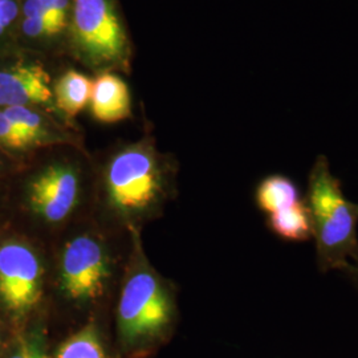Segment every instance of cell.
Masks as SVG:
<instances>
[{"label": "cell", "instance_id": "cell-1", "mask_svg": "<svg viewBox=\"0 0 358 358\" xmlns=\"http://www.w3.org/2000/svg\"><path fill=\"white\" fill-rule=\"evenodd\" d=\"M304 199L319 271H341L348 263H358V205L346 198L325 155H317L310 167Z\"/></svg>", "mask_w": 358, "mask_h": 358}, {"label": "cell", "instance_id": "cell-2", "mask_svg": "<svg viewBox=\"0 0 358 358\" xmlns=\"http://www.w3.org/2000/svg\"><path fill=\"white\" fill-rule=\"evenodd\" d=\"M69 22L80 63L100 73L129 71L131 45L115 0H72Z\"/></svg>", "mask_w": 358, "mask_h": 358}, {"label": "cell", "instance_id": "cell-3", "mask_svg": "<svg viewBox=\"0 0 358 358\" xmlns=\"http://www.w3.org/2000/svg\"><path fill=\"white\" fill-rule=\"evenodd\" d=\"M105 187L109 205L122 217L150 211L164 192L162 169L153 148L140 142L115 154L106 167Z\"/></svg>", "mask_w": 358, "mask_h": 358}, {"label": "cell", "instance_id": "cell-4", "mask_svg": "<svg viewBox=\"0 0 358 358\" xmlns=\"http://www.w3.org/2000/svg\"><path fill=\"white\" fill-rule=\"evenodd\" d=\"M174 304L164 284L146 264L130 271L118 303V332L124 344L153 341L173 321Z\"/></svg>", "mask_w": 358, "mask_h": 358}, {"label": "cell", "instance_id": "cell-5", "mask_svg": "<svg viewBox=\"0 0 358 358\" xmlns=\"http://www.w3.org/2000/svg\"><path fill=\"white\" fill-rule=\"evenodd\" d=\"M110 259L100 241L83 235L65 244L60 260V289L77 304L103 297L110 279Z\"/></svg>", "mask_w": 358, "mask_h": 358}, {"label": "cell", "instance_id": "cell-6", "mask_svg": "<svg viewBox=\"0 0 358 358\" xmlns=\"http://www.w3.org/2000/svg\"><path fill=\"white\" fill-rule=\"evenodd\" d=\"M43 294V266L26 243L0 244V307L13 319L32 312Z\"/></svg>", "mask_w": 358, "mask_h": 358}, {"label": "cell", "instance_id": "cell-7", "mask_svg": "<svg viewBox=\"0 0 358 358\" xmlns=\"http://www.w3.org/2000/svg\"><path fill=\"white\" fill-rule=\"evenodd\" d=\"M256 206L267 215L269 230L285 242H308L312 226L306 199L296 182L282 174L262 179L255 192Z\"/></svg>", "mask_w": 358, "mask_h": 358}, {"label": "cell", "instance_id": "cell-8", "mask_svg": "<svg viewBox=\"0 0 358 358\" xmlns=\"http://www.w3.org/2000/svg\"><path fill=\"white\" fill-rule=\"evenodd\" d=\"M31 210L50 223H60L76 207L80 180L76 170L66 164L44 167L28 185Z\"/></svg>", "mask_w": 358, "mask_h": 358}, {"label": "cell", "instance_id": "cell-9", "mask_svg": "<svg viewBox=\"0 0 358 358\" xmlns=\"http://www.w3.org/2000/svg\"><path fill=\"white\" fill-rule=\"evenodd\" d=\"M53 90L45 68L23 59L0 64V106H38L51 103Z\"/></svg>", "mask_w": 358, "mask_h": 358}, {"label": "cell", "instance_id": "cell-10", "mask_svg": "<svg viewBox=\"0 0 358 358\" xmlns=\"http://www.w3.org/2000/svg\"><path fill=\"white\" fill-rule=\"evenodd\" d=\"M93 117L103 124H115L131 115V97L127 83L112 72L93 80L90 99Z\"/></svg>", "mask_w": 358, "mask_h": 358}, {"label": "cell", "instance_id": "cell-11", "mask_svg": "<svg viewBox=\"0 0 358 358\" xmlns=\"http://www.w3.org/2000/svg\"><path fill=\"white\" fill-rule=\"evenodd\" d=\"M1 110L23 133L31 148L64 141V136L52 127L51 122L44 115L31 106H13Z\"/></svg>", "mask_w": 358, "mask_h": 358}, {"label": "cell", "instance_id": "cell-12", "mask_svg": "<svg viewBox=\"0 0 358 358\" xmlns=\"http://www.w3.org/2000/svg\"><path fill=\"white\" fill-rule=\"evenodd\" d=\"M52 90L57 108L68 118H73L90 103L93 80L75 69H69L55 83Z\"/></svg>", "mask_w": 358, "mask_h": 358}, {"label": "cell", "instance_id": "cell-13", "mask_svg": "<svg viewBox=\"0 0 358 358\" xmlns=\"http://www.w3.org/2000/svg\"><path fill=\"white\" fill-rule=\"evenodd\" d=\"M55 358H108V355L97 327L90 322L65 340Z\"/></svg>", "mask_w": 358, "mask_h": 358}, {"label": "cell", "instance_id": "cell-14", "mask_svg": "<svg viewBox=\"0 0 358 358\" xmlns=\"http://www.w3.org/2000/svg\"><path fill=\"white\" fill-rule=\"evenodd\" d=\"M0 145L13 152H24L31 149L26 137L13 121L0 110Z\"/></svg>", "mask_w": 358, "mask_h": 358}, {"label": "cell", "instance_id": "cell-15", "mask_svg": "<svg viewBox=\"0 0 358 358\" xmlns=\"http://www.w3.org/2000/svg\"><path fill=\"white\" fill-rule=\"evenodd\" d=\"M19 31L23 38L31 41H38V40L50 38L57 35V32L55 31V28L48 20L38 19V17L20 16Z\"/></svg>", "mask_w": 358, "mask_h": 358}, {"label": "cell", "instance_id": "cell-16", "mask_svg": "<svg viewBox=\"0 0 358 358\" xmlns=\"http://www.w3.org/2000/svg\"><path fill=\"white\" fill-rule=\"evenodd\" d=\"M4 358H48V356L45 353L43 337L40 334H34L23 340L11 355Z\"/></svg>", "mask_w": 358, "mask_h": 358}, {"label": "cell", "instance_id": "cell-17", "mask_svg": "<svg viewBox=\"0 0 358 358\" xmlns=\"http://www.w3.org/2000/svg\"><path fill=\"white\" fill-rule=\"evenodd\" d=\"M20 0H4L0 4V40L6 38L20 20Z\"/></svg>", "mask_w": 358, "mask_h": 358}, {"label": "cell", "instance_id": "cell-18", "mask_svg": "<svg viewBox=\"0 0 358 358\" xmlns=\"http://www.w3.org/2000/svg\"><path fill=\"white\" fill-rule=\"evenodd\" d=\"M340 272H343V275L358 292V263H348V266H345Z\"/></svg>", "mask_w": 358, "mask_h": 358}]
</instances>
